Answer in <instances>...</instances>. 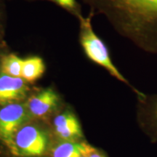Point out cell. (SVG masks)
<instances>
[{"mask_svg": "<svg viewBox=\"0 0 157 157\" xmlns=\"http://www.w3.org/2000/svg\"><path fill=\"white\" fill-rule=\"evenodd\" d=\"M93 15H103L113 29L139 49L157 55V0H83Z\"/></svg>", "mask_w": 157, "mask_h": 157, "instance_id": "obj_1", "label": "cell"}, {"mask_svg": "<svg viewBox=\"0 0 157 157\" xmlns=\"http://www.w3.org/2000/svg\"><path fill=\"white\" fill-rule=\"evenodd\" d=\"M93 16V15L90 13L89 17H82L79 19V43L84 55L90 61L101 66L106 71L110 76L131 89L136 95L137 98L143 97L145 93L135 88L119 70L112 60L109 46L94 31L92 25Z\"/></svg>", "mask_w": 157, "mask_h": 157, "instance_id": "obj_2", "label": "cell"}, {"mask_svg": "<svg viewBox=\"0 0 157 157\" xmlns=\"http://www.w3.org/2000/svg\"><path fill=\"white\" fill-rule=\"evenodd\" d=\"M48 143V135L34 125L21 127L15 134L13 154L37 157L44 154Z\"/></svg>", "mask_w": 157, "mask_h": 157, "instance_id": "obj_3", "label": "cell"}, {"mask_svg": "<svg viewBox=\"0 0 157 157\" xmlns=\"http://www.w3.org/2000/svg\"><path fill=\"white\" fill-rule=\"evenodd\" d=\"M26 108L21 103H10L0 109V139L14 151L15 134L26 119Z\"/></svg>", "mask_w": 157, "mask_h": 157, "instance_id": "obj_4", "label": "cell"}, {"mask_svg": "<svg viewBox=\"0 0 157 157\" xmlns=\"http://www.w3.org/2000/svg\"><path fill=\"white\" fill-rule=\"evenodd\" d=\"M137 121L152 143L157 142V94L137 98Z\"/></svg>", "mask_w": 157, "mask_h": 157, "instance_id": "obj_5", "label": "cell"}, {"mask_svg": "<svg viewBox=\"0 0 157 157\" xmlns=\"http://www.w3.org/2000/svg\"><path fill=\"white\" fill-rule=\"evenodd\" d=\"M53 127L60 140L84 141L81 123L71 109H66L58 113L53 119Z\"/></svg>", "mask_w": 157, "mask_h": 157, "instance_id": "obj_6", "label": "cell"}, {"mask_svg": "<svg viewBox=\"0 0 157 157\" xmlns=\"http://www.w3.org/2000/svg\"><path fill=\"white\" fill-rule=\"evenodd\" d=\"M27 87L21 77L0 74V105L17 103L25 96Z\"/></svg>", "mask_w": 157, "mask_h": 157, "instance_id": "obj_7", "label": "cell"}, {"mask_svg": "<svg viewBox=\"0 0 157 157\" xmlns=\"http://www.w3.org/2000/svg\"><path fill=\"white\" fill-rule=\"evenodd\" d=\"M58 94L52 88H48L31 97L28 103L30 113L35 117H42L54 111L60 104Z\"/></svg>", "mask_w": 157, "mask_h": 157, "instance_id": "obj_8", "label": "cell"}, {"mask_svg": "<svg viewBox=\"0 0 157 157\" xmlns=\"http://www.w3.org/2000/svg\"><path fill=\"white\" fill-rule=\"evenodd\" d=\"M87 143L84 141L59 140L51 151V157H80Z\"/></svg>", "mask_w": 157, "mask_h": 157, "instance_id": "obj_9", "label": "cell"}, {"mask_svg": "<svg viewBox=\"0 0 157 157\" xmlns=\"http://www.w3.org/2000/svg\"><path fill=\"white\" fill-rule=\"evenodd\" d=\"M44 70V63L42 58L31 57L23 60L21 78L24 81L34 82L42 76Z\"/></svg>", "mask_w": 157, "mask_h": 157, "instance_id": "obj_10", "label": "cell"}, {"mask_svg": "<svg viewBox=\"0 0 157 157\" xmlns=\"http://www.w3.org/2000/svg\"><path fill=\"white\" fill-rule=\"evenodd\" d=\"M23 60L15 55H9L3 58L1 64L2 74L13 77H21Z\"/></svg>", "mask_w": 157, "mask_h": 157, "instance_id": "obj_11", "label": "cell"}, {"mask_svg": "<svg viewBox=\"0 0 157 157\" xmlns=\"http://www.w3.org/2000/svg\"><path fill=\"white\" fill-rule=\"evenodd\" d=\"M52 1L60 7L75 15L78 20L83 17L81 14V7L76 0H52Z\"/></svg>", "mask_w": 157, "mask_h": 157, "instance_id": "obj_12", "label": "cell"}, {"mask_svg": "<svg viewBox=\"0 0 157 157\" xmlns=\"http://www.w3.org/2000/svg\"><path fill=\"white\" fill-rule=\"evenodd\" d=\"M85 154L87 157H108L106 154L103 151L95 148L88 143H87V146H86Z\"/></svg>", "mask_w": 157, "mask_h": 157, "instance_id": "obj_13", "label": "cell"}, {"mask_svg": "<svg viewBox=\"0 0 157 157\" xmlns=\"http://www.w3.org/2000/svg\"><path fill=\"white\" fill-rule=\"evenodd\" d=\"M80 157H87V155H86V154H85V151H84L83 152V154H82L81 156H80Z\"/></svg>", "mask_w": 157, "mask_h": 157, "instance_id": "obj_14", "label": "cell"}]
</instances>
